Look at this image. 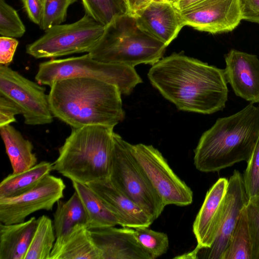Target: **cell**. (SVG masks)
I'll return each instance as SVG.
<instances>
[{
	"mask_svg": "<svg viewBox=\"0 0 259 259\" xmlns=\"http://www.w3.org/2000/svg\"><path fill=\"white\" fill-rule=\"evenodd\" d=\"M225 74L236 96L259 103V59L255 55L232 49L225 57Z\"/></svg>",
	"mask_w": 259,
	"mask_h": 259,
	"instance_id": "obj_15",
	"label": "cell"
},
{
	"mask_svg": "<svg viewBox=\"0 0 259 259\" xmlns=\"http://www.w3.org/2000/svg\"><path fill=\"white\" fill-rule=\"evenodd\" d=\"M179 11L184 26L211 34L232 31L242 20L241 0H202Z\"/></svg>",
	"mask_w": 259,
	"mask_h": 259,
	"instance_id": "obj_13",
	"label": "cell"
},
{
	"mask_svg": "<svg viewBox=\"0 0 259 259\" xmlns=\"http://www.w3.org/2000/svg\"><path fill=\"white\" fill-rule=\"evenodd\" d=\"M245 209L252 245V259H259V194L248 199Z\"/></svg>",
	"mask_w": 259,
	"mask_h": 259,
	"instance_id": "obj_32",
	"label": "cell"
},
{
	"mask_svg": "<svg viewBox=\"0 0 259 259\" xmlns=\"http://www.w3.org/2000/svg\"><path fill=\"white\" fill-rule=\"evenodd\" d=\"M87 185L100 197L122 227H148L153 222L151 216L115 187L109 179Z\"/></svg>",
	"mask_w": 259,
	"mask_h": 259,
	"instance_id": "obj_18",
	"label": "cell"
},
{
	"mask_svg": "<svg viewBox=\"0 0 259 259\" xmlns=\"http://www.w3.org/2000/svg\"><path fill=\"white\" fill-rule=\"evenodd\" d=\"M131 145L114 133L109 179L154 221L165 205L133 155Z\"/></svg>",
	"mask_w": 259,
	"mask_h": 259,
	"instance_id": "obj_7",
	"label": "cell"
},
{
	"mask_svg": "<svg viewBox=\"0 0 259 259\" xmlns=\"http://www.w3.org/2000/svg\"><path fill=\"white\" fill-rule=\"evenodd\" d=\"M65 187L62 179L49 174L23 194L0 198V222L4 224L22 223L35 211L52 210L55 204L63 198Z\"/></svg>",
	"mask_w": 259,
	"mask_h": 259,
	"instance_id": "obj_11",
	"label": "cell"
},
{
	"mask_svg": "<svg viewBox=\"0 0 259 259\" xmlns=\"http://www.w3.org/2000/svg\"><path fill=\"white\" fill-rule=\"evenodd\" d=\"M36 226L34 217L22 223H1L0 259H24Z\"/></svg>",
	"mask_w": 259,
	"mask_h": 259,
	"instance_id": "obj_19",
	"label": "cell"
},
{
	"mask_svg": "<svg viewBox=\"0 0 259 259\" xmlns=\"http://www.w3.org/2000/svg\"><path fill=\"white\" fill-rule=\"evenodd\" d=\"M52 170L53 163L42 161L25 171L9 174L0 184V198L16 197L31 190Z\"/></svg>",
	"mask_w": 259,
	"mask_h": 259,
	"instance_id": "obj_23",
	"label": "cell"
},
{
	"mask_svg": "<svg viewBox=\"0 0 259 259\" xmlns=\"http://www.w3.org/2000/svg\"><path fill=\"white\" fill-rule=\"evenodd\" d=\"M72 183L87 212L89 217L87 228L89 230L119 225L115 216L88 185L76 181Z\"/></svg>",
	"mask_w": 259,
	"mask_h": 259,
	"instance_id": "obj_24",
	"label": "cell"
},
{
	"mask_svg": "<svg viewBox=\"0 0 259 259\" xmlns=\"http://www.w3.org/2000/svg\"><path fill=\"white\" fill-rule=\"evenodd\" d=\"M48 95L54 117L72 128L114 127L124 118L119 88L102 80L85 77L58 80L50 86Z\"/></svg>",
	"mask_w": 259,
	"mask_h": 259,
	"instance_id": "obj_2",
	"label": "cell"
},
{
	"mask_svg": "<svg viewBox=\"0 0 259 259\" xmlns=\"http://www.w3.org/2000/svg\"><path fill=\"white\" fill-rule=\"evenodd\" d=\"M89 217L83 204L76 191L67 201L59 200L54 213L56 235L54 244L60 243L78 224L88 226Z\"/></svg>",
	"mask_w": 259,
	"mask_h": 259,
	"instance_id": "obj_22",
	"label": "cell"
},
{
	"mask_svg": "<svg viewBox=\"0 0 259 259\" xmlns=\"http://www.w3.org/2000/svg\"><path fill=\"white\" fill-rule=\"evenodd\" d=\"M26 31L24 24L17 11L5 0H0V34L18 38Z\"/></svg>",
	"mask_w": 259,
	"mask_h": 259,
	"instance_id": "obj_30",
	"label": "cell"
},
{
	"mask_svg": "<svg viewBox=\"0 0 259 259\" xmlns=\"http://www.w3.org/2000/svg\"><path fill=\"white\" fill-rule=\"evenodd\" d=\"M52 220L42 215L37 219V226L24 259H50L56 235Z\"/></svg>",
	"mask_w": 259,
	"mask_h": 259,
	"instance_id": "obj_25",
	"label": "cell"
},
{
	"mask_svg": "<svg viewBox=\"0 0 259 259\" xmlns=\"http://www.w3.org/2000/svg\"><path fill=\"white\" fill-rule=\"evenodd\" d=\"M134 14L144 30L166 47L184 26L180 11L168 0H152Z\"/></svg>",
	"mask_w": 259,
	"mask_h": 259,
	"instance_id": "obj_16",
	"label": "cell"
},
{
	"mask_svg": "<svg viewBox=\"0 0 259 259\" xmlns=\"http://www.w3.org/2000/svg\"><path fill=\"white\" fill-rule=\"evenodd\" d=\"M228 180L220 178L207 192L193 225L197 245L195 249L209 248L217 236L224 210Z\"/></svg>",
	"mask_w": 259,
	"mask_h": 259,
	"instance_id": "obj_14",
	"label": "cell"
},
{
	"mask_svg": "<svg viewBox=\"0 0 259 259\" xmlns=\"http://www.w3.org/2000/svg\"><path fill=\"white\" fill-rule=\"evenodd\" d=\"M114 127L93 125L72 128L59 149L53 170L71 181L87 184L109 179Z\"/></svg>",
	"mask_w": 259,
	"mask_h": 259,
	"instance_id": "obj_4",
	"label": "cell"
},
{
	"mask_svg": "<svg viewBox=\"0 0 259 259\" xmlns=\"http://www.w3.org/2000/svg\"><path fill=\"white\" fill-rule=\"evenodd\" d=\"M259 137V107L250 103L218 118L199 139L194 164L202 172L219 171L249 160Z\"/></svg>",
	"mask_w": 259,
	"mask_h": 259,
	"instance_id": "obj_3",
	"label": "cell"
},
{
	"mask_svg": "<svg viewBox=\"0 0 259 259\" xmlns=\"http://www.w3.org/2000/svg\"><path fill=\"white\" fill-rule=\"evenodd\" d=\"M168 1H170V2H172V1H174V0H168Z\"/></svg>",
	"mask_w": 259,
	"mask_h": 259,
	"instance_id": "obj_39",
	"label": "cell"
},
{
	"mask_svg": "<svg viewBox=\"0 0 259 259\" xmlns=\"http://www.w3.org/2000/svg\"><path fill=\"white\" fill-rule=\"evenodd\" d=\"M243 177L235 170L228 180L224 210L220 227L213 244L209 248L194 249L176 257L178 258L221 259L227 248L240 214L248 201Z\"/></svg>",
	"mask_w": 259,
	"mask_h": 259,
	"instance_id": "obj_12",
	"label": "cell"
},
{
	"mask_svg": "<svg viewBox=\"0 0 259 259\" xmlns=\"http://www.w3.org/2000/svg\"><path fill=\"white\" fill-rule=\"evenodd\" d=\"M101 259L89 229L84 225L74 226L59 244H54L50 259Z\"/></svg>",
	"mask_w": 259,
	"mask_h": 259,
	"instance_id": "obj_20",
	"label": "cell"
},
{
	"mask_svg": "<svg viewBox=\"0 0 259 259\" xmlns=\"http://www.w3.org/2000/svg\"><path fill=\"white\" fill-rule=\"evenodd\" d=\"M19 42L15 38L1 36L0 37V64L8 66L13 60Z\"/></svg>",
	"mask_w": 259,
	"mask_h": 259,
	"instance_id": "obj_34",
	"label": "cell"
},
{
	"mask_svg": "<svg viewBox=\"0 0 259 259\" xmlns=\"http://www.w3.org/2000/svg\"><path fill=\"white\" fill-rule=\"evenodd\" d=\"M0 96L18 106L26 124L44 125L53 121L46 88L8 66H0Z\"/></svg>",
	"mask_w": 259,
	"mask_h": 259,
	"instance_id": "obj_9",
	"label": "cell"
},
{
	"mask_svg": "<svg viewBox=\"0 0 259 259\" xmlns=\"http://www.w3.org/2000/svg\"><path fill=\"white\" fill-rule=\"evenodd\" d=\"M132 231L137 241L153 259L167 252L169 241L166 234L149 229L148 227L132 228Z\"/></svg>",
	"mask_w": 259,
	"mask_h": 259,
	"instance_id": "obj_28",
	"label": "cell"
},
{
	"mask_svg": "<svg viewBox=\"0 0 259 259\" xmlns=\"http://www.w3.org/2000/svg\"><path fill=\"white\" fill-rule=\"evenodd\" d=\"M20 114H21V111L15 103L0 96V126L16 122L15 115Z\"/></svg>",
	"mask_w": 259,
	"mask_h": 259,
	"instance_id": "obj_33",
	"label": "cell"
},
{
	"mask_svg": "<svg viewBox=\"0 0 259 259\" xmlns=\"http://www.w3.org/2000/svg\"><path fill=\"white\" fill-rule=\"evenodd\" d=\"M152 0H126L132 13L146 7Z\"/></svg>",
	"mask_w": 259,
	"mask_h": 259,
	"instance_id": "obj_37",
	"label": "cell"
},
{
	"mask_svg": "<svg viewBox=\"0 0 259 259\" xmlns=\"http://www.w3.org/2000/svg\"><path fill=\"white\" fill-rule=\"evenodd\" d=\"M166 47L144 30L130 13L106 25L89 54L102 62L134 68L141 64L152 66L162 58Z\"/></svg>",
	"mask_w": 259,
	"mask_h": 259,
	"instance_id": "obj_5",
	"label": "cell"
},
{
	"mask_svg": "<svg viewBox=\"0 0 259 259\" xmlns=\"http://www.w3.org/2000/svg\"><path fill=\"white\" fill-rule=\"evenodd\" d=\"M132 152L163 203L186 206L193 201L191 189L170 167L152 145H131Z\"/></svg>",
	"mask_w": 259,
	"mask_h": 259,
	"instance_id": "obj_10",
	"label": "cell"
},
{
	"mask_svg": "<svg viewBox=\"0 0 259 259\" xmlns=\"http://www.w3.org/2000/svg\"><path fill=\"white\" fill-rule=\"evenodd\" d=\"M78 0H42V11L39 25L44 31L65 21L69 7Z\"/></svg>",
	"mask_w": 259,
	"mask_h": 259,
	"instance_id": "obj_29",
	"label": "cell"
},
{
	"mask_svg": "<svg viewBox=\"0 0 259 259\" xmlns=\"http://www.w3.org/2000/svg\"><path fill=\"white\" fill-rule=\"evenodd\" d=\"M23 8L29 19L39 25L42 11V0H21Z\"/></svg>",
	"mask_w": 259,
	"mask_h": 259,
	"instance_id": "obj_36",
	"label": "cell"
},
{
	"mask_svg": "<svg viewBox=\"0 0 259 259\" xmlns=\"http://www.w3.org/2000/svg\"><path fill=\"white\" fill-rule=\"evenodd\" d=\"M0 133L13 173H19L37 164L32 143L11 124L0 126Z\"/></svg>",
	"mask_w": 259,
	"mask_h": 259,
	"instance_id": "obj_21",
	"label": "cell"
},
{
	"mask_svg": "<svg viewBox=\"0 0 259 259\" xmlns=\"http://www.w3.org/2000/svg\"><path fill=\"white\" fill-rule=\"evenodd\" d=\"M252 241L245 207L221 259H252Z\"/></svg>",
	"mask_w": 259,
	"mask_h": 259,
	"instance_id": "obj_26",
	"label": "cell"
},
{
	"mask_svg": "<svg viewBox=\"0 0 259 259\" xmlns=\"http://www.w3.org/2000/svg\"><path fill=\"white\" fill-rule=\"evenodd\" d=\"M247 163L242 177L247 196L250 199L259 194V137Z\"/></svg>",
	"mask_w": 259,
	"mask_h": 259,
	"instance_id": "obj_31",
	"label": "cell"
},
{
	"mask_svg": "<svg viewBox=\"0 0 259 259\" xmlns=\"http://www.w3.org/2000/svg\"><path fill=\"white\" fill-rule=\"evenodd\" d=\"M105 28V26L85 14L74 23L47 29L41 37L27 45L26 52L36 59L89 53L100 40Z\"/></svg>",
	"mask_w": 259,
	"mask_h": 259,
	"instance_id": "obj_8",
	"label": "cell"
},
{
	"mask_svg": "<svg viewBox=\"0 0 259 259\" xmlns=\"http://www.w3.org/2000/svg\"><path fill=\"white\" fill-rule=\"evenodd\" d=\"M74 77L93 78L114 84L125 95L142 82L134 67L102 62L89 53L42 62L35 79L39 84L50 87L56 80Z\"/></svg>",
	"mask_w": 259,
	"mask_h": 259,
	"instance_id": "obj_6",
	"label": "cell"
},
{
	"mask_svg": "<svg viewBox=\"0 0 259 259\" xmlns=\"http://www.w3.org/2000/svg\"><path fill=\"white\" fill-rule=\"evenodd\" d=\"M242 20L259 24V0H241Z\"/></svg>",
	"mask_w": 259,
	"mask_h": 259,
	"instance_id": "obj_35",
	"label": "cell"
},
{
	"mask_svg": "<svg viewBox=\"0 0 259 259\" xmlns=\"http://www.w3.org/2000/svg\"><path fill=\"white\" fill-rule=\"evenodd\" d=\"M89 230L101 259H153L137 241L132 228L114 226Z\"/></svg>",
	"mask_w": 259,
	"mask_h": 259,
	"instance_id": "obj_17",
	"label": "cell"
},
{
	"mask_svg": "<svg viewBox=\"0 0 259 259\" xmlns=\"http://www.w3.org/2000/svg\"><path fill=\"white\" fill-rule=\"evenodd\" d=\"M85 14L106 26L115 18L131 13L126 0H81Z\"/></svg>",
	"mask_w": 259,
	"mask_h": 259,
	"instance_id": "obj_27",
	"label": "cell"
},
{
	"mask_svg": "<svg viewBox=\"0 0 259 259\" xmlns=\"http://www.w3.org/2000/svg\"><path fill=\"white\" fill-rule=\"evenodd\" d=\"M148 77L179 110L210 114L226 106L228 89L224 69L197 59L174 53L153 65Z\"/></svg>",
	"mask_w": 259,
	"mask_h": 259,
	"instance_id": "obj_1",
	"label": "cell"
},
{
	"mask_svg": "<svg viewBox=\"0 0 259 259\" xmlns=\"http://www.w3.org/2000/svg\"><path fill=\"white\" fill-rule=\"evenodd\" d=\"M201 1L202 0H174L172 3L179 11H182Z\"/></svg>",
	"mask_w": 259,
	"mask_h": 259,
	"instance_id": "obj_38",
	"label": "cell"
}]
</instances>
